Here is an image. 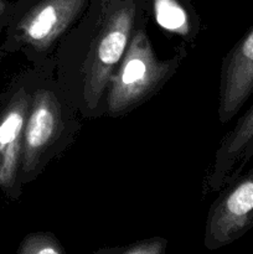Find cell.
<instances>
[{
	"label": "cell",
	"instance_id": "obj_8",
	"mask_svg": "<svg viewBox=\"0 0 253 254\" xmlns=\"http://www.w3.org/2000/svg\"><path fill=\"white\" fill-rule=\"evenodd\" d=\"M253 156V103L216 151L208 176L211 190H220L241 175Z\"/></svg>",
	"mask_w": 253,
	"mask_h": 254
},
{
	"label": "cell",
	"instance_id": "obj_10",
	"mask_svg": "<svg viewBox=\"0 0 253 254\" xmlns=\"http://www.w3.org/2000/svg\"><path fill=\"white\" fill-rule=\"evenodd\" d=\"M16 254H67L59 238L51 232H34L20 243Z\"/></svg>",
	"mask_w": 253,
	"mask_h": 254
},
{
	"label": "cell",
	"instance_id": "obj_6",
	"mask_svg": "<svg viewBox=\"0 0 253 254\" xmlns=\"http://www.w3.org/2000/svg\"><path fill=\"white\" fill-rule=\"evenodd\" d=\"M61 129L62 111L56 96L46 89L35 91L24 130L20 168L22 175H29L37 168L42 153L59 136Z\"/></svg>",
	"mask_w": 253,
	"mask_h": 254
},
{
	"label": "cell",
	"instance_id": "obj_1",
	"mask_svg": "<svg viewBox=\"0 0 253 254\" xmlns=\"http://www.w3.org/2000/svg\"><path fill=\"white\" fill-rule=\"evenodd\" d=\"M101 24L83 66V97L96 108L121 64L138 15V0H99Z\"/></svg>",
	"mask_w": 253,
	"mask_h": 254
},
{
	"label": "cell",
	"instance_id": "obj_7",
	"mask_svg": "<svg viewBox=\"0 0 253 254\" xmlns=\"http://www.w3.org/2000/svg\"><path fill=\"white\" fill-rule=\"evenodd\" d=\"M253 93V26L223 60L218 118L230 122Z\"/></svg>",
	"mask_w": 253,
	"mask_h": 254
},
{
	"label": "cell",
	"instance_id": "obj_11",
	"mask_svg": "<svg viewBox=\"0 0 253 254\" xmlns=\"http://www.w3.org/2000/svg\"><path fill=\"white\" fill-rule=\"evenodd\" d=\"M166 247L168 241L165 238L151 237L122 247L117 254H166Z\"/></svg>",
	"mask_w": 253,
	"mask_h": 254
},
{
	"label": "cell",
	"instance_id": "obj_3",
	"mask_svg": "<svg viewBox=\"0 0 253 254\" xmlns=\"http://www.w3.org/2000/svg\"><path fill=\"white\" fill-rule=\"evenodd\" d=\"M89 0H27L12 17L9 41L12 47L42 51L51 46L78 19Z\"/></svg>",
	"mask_w": 253,
	"mask_h": 254
},
{
	"label": "cell",
	"instance_id": "obj_12",
	"mask_svg": "<svg viewBox=\"0 0 253 254\" xmlns=\"http://www.w3.org/2000/svg\"><path fill=\"white\" fill-rule=\"evenodd\" d=\"M12 7H14V5L10 1H7V0H0V25L7 17H10V14L12 12Z\"/></svg>",
	"mask_w": 253,
	"mask_h": 254
},
{
	"label": "cell",
	"instance_id": "obj_4",
	"mask_svg": "<svg viewBox=\"0 0 253 254\" xmlns=\"http://www.w3.org/2000/svg\"><path fill=\"white\" fill-rule=\"evenodd\" d=\"M253 227V169L225 186L208 211L205 247L216 251L231 245Z\"/></svg>",
	"mask_w": 253,
	"mask_h": 254
},
{
	"label": "cell",
	"instance_id": "obj_9",
	"mask_svg": "<svg viewBox=\"0 0 253 254\" xmlns=\"http://www.w3.org/2000/svg\"><path fill=\"white\" fill-rule=\"evenodd\" d=\"M158 24L165 30L186 34L189 30V15L180 0H151Z\"/></svg>",
	"mask_w": 253,
	"mask_h": 254
},
{
	"label": "cell",
	"instance_id": "obj_13",
	"mask_svg": "<svg viewBox=\"0 0 253 254\" xmlns=\"http://www.w3.org/2000/svg\"><path fill=\"white\" fill-rule=\"evenodd\" d=\"M122 247H113V248H101L92 254H117L121 251Z\"/></svg>",
	"mask_w": 253,
	"mask_h": 254
},
{
	"label": "cell",
	"instance_id": "obj_2",
	"mask_svg": "<svg viewBox=\"0 0 253 254\" xmlns=\"http://www.w3.org/2000/svg\"><path fill=\"white\" fill-rule=\"evenodd\" d=\"M174 69L173 61H159L148 35L131 36L121 64L109 81L107 103L111 114H122L148 98Z\"/></svg>",
	"mask_w": 253,
	"mask_h": 254
},
{
	"label": "cell",
	"instance_id": "obj_5",
	"mask_svg": "<svg viewBox=\"0 0 253 254\" xmlns=\"http://www.w3.org/2000/svg\"><path fill=\"white\" fill-rule=\"evenodd\" d=\"M30 102L31 94L17 86L0 106V190L6 193L16 189L19 180Z\"/></svg>",
	"mask_w": 253,
	"mask_h": 254
}]
</instances>
